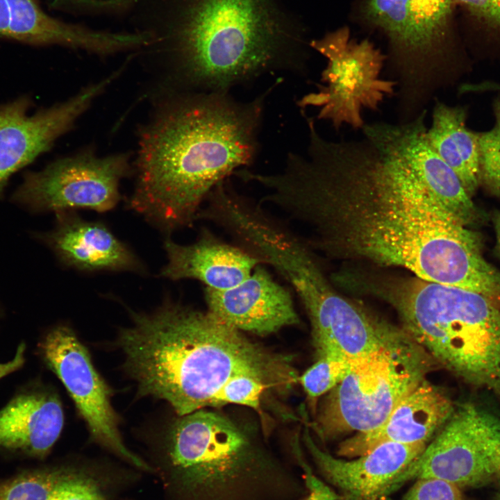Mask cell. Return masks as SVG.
Wrapping results in <instances>:
<instances>
[{
  "instance_id": "cell-1",
  "label": "cell",
  "mask_w": 500,
  "mask_h": 500,
  "mask_svg": "<svg viewBox=\"0 0 500 500\" xmlns=\"http://www.w3.org/2000/svg\"><path fill=\"white\" fill-rule=\"evenodd\" d=\"M268 189L269 204L311 230L314 250L447 284L465 226L436 203V168L416 143L385 133L322 141L290 153Z\"/></svg>"
},
{
  "instance_id": "cell-2",
  "label": "cell",
  "mask_w": 500,
  "mask_h": 500,
  "mask_svg": "<svg viewBox=\"0 0 500 500\" xmlns=\"http://www.w3.org/2000/svg\"><path fill=\"white\" fill-rule=\"evenodd\" d=\"M170 92L142 129L128 208L165 234L190 227L211 191L256 160L267 97Z\"/></svg>"
},
{
  "instance_id": "cell-3",
  "label": "cell",
  "mask_w": 500,
  "mask_h": 500,
  "mask_svg": "<svg viewBox=\"0 0 500 500\" xmlns=\"http://www.w3.org/2000/svg\"><path fill=\"white\" fill-rule=\"evenodd\" d=\"M133 22L167 68L165 92H230L269 73L305 72L304 28L279 0H142Z\"/></svg>"
},
{
  "instance_id": "cell-4",
  "label": "cell",
  "mask_w": 500,
  "mask_h": 500,
  "mask_svg": "<svg viewBox=\"0 0 500 500\" xmlns=\"http://www.w3.org/2000/svg\"><path fill=\"white\" fill-rule=\"evenodd\" d=\"M117 344L138 397L164 400L177 416L209 406L231 378L249 375L269 387L297 380L283 356L250 341L210 311L170 300L151 312L130 310Z\"/></svg>"
},
{
  "instance_id": "cell-5",
  "label": "cell",
  "mask_w": 500,
  "mask_h": 500,
  "mask_svg": "<svg viewBox=\"0 0 500 500\" xmlns=\"http://www.w3.org/2000/svg\"><path fill=\"white\" fill-rule=\"evenodd\" d=\"M160 446L176 500H299L304 493L293 472L215 412L178 416Z\"/></svg>"
},
{
  "instance_id": "cell-6",
  "label": "cell",
  "mask_w": 500,
  "mask_h": 500,
  "mask_svg": "<svg viewBox=\"0 0 500 500\" xmlns=\"http://www.w3.org/2000/svg\"><path fill=\"white\" fill-rule=\"evenodd\" d=\"M351 17L387 42L399 123L415 119L438 92L472 71L453 0H356Z\"/></svg>"
},
{
  "instance_id": "cell-7",
  "label": "cell",
  "mask_w": 500,
  "mask_h": 500,
  "mask_svg": "<svg viewBox=\"0 0 500 500\" xmlns=\"http://www.w3.org/2000/svg\"><path fill=\"white\" fill-rule=\"evenodd\" d=\"M387 301L433 360L500 395V303L417 276L397 279Z\"/></svg>"
},
{
  "instance_id": "cell-8",
  "label": "cell",
  "mask_w": 500,
  "mask_h": 500,
  "mask_svg": "<svg viewBox=\"0 0 500 500\" xmlns=\"http://www.w3.org/2000/svg\"><path fill=\"white\" fill-rule=\"evenodd\" d=\"M433 359L403 329L378 350L351 362L327 397L317 429L328 439L378 427L397 403L425 380Z\"/></svg>"
},
{
  "instance_id": "cell-9",
  "label": "cell",
  "mask_w": 500,
  "mask_h": 500,
  "mask_svg": "<svg viewBox=\"0 0 500 500\" xmlns=\"http://www.w3.org/2000/svg\"><path fill=\"white\" fill-rule=\"evenodd\" d=\"M310 47L326 59L317 90L297 101L305 110L318 108L317 118L328 122L336 131L343 126L354 130L364 127L363 112L378 111L385 99L395 95L397 83L381 77L386 54L369 39L351 38L343 26L321 38L312 40Z\"/></svg>"
},
{
  "instance_id": "cell-10",
  "label": "cell",
  "mask_w": 500,
  "mask_h": 500,
  "mask_svg": "<svg viewBox=\"0 0 500 500\" xmlns=\"http://www.w3.org/2000/svg\"><path fill=\"white\" fill-rule=\"evenodd\" d=\"M500 421L472 403L460 406L433 440L394 482L393 492L412 479L438 478L459 488L497 475Z\"/></svg>"
},
{
  "instance_id": "cell-11",
  "label": "cell",
  "mask_w": 500,
  "mask_h": 500,
  "mask_svg": "<svg viewBox=\"0 0 500 500\" xmlns=\"http://www.w3.org/2000/svg\"><path fill=\"white\" fill-rule=\"evenodd\" d=\"M130 161L128 153L99 156L82 151L26 174L12 199L33 211L105 212L120 201L119 183L131 172Z\"/></svg>"
},
{
  "instance_id": "cell-12",
  "label": "cell",
  "mask_w": 500,
  "mask_h": 500,
  "mask_svg": "<svg viewBox=\"0 0 500 500\" xmlns=\"http://www.w3.org/2000/svg\"><path fill=\"white\" fill-rule=\"evenodd\" d=\"M38 347L43 361L72 398L90 439L135 467L151 470L123 442L119 418L111 403L112 390L74 329L67 324L57 325L44 335Z\"/></svg>"
},
{
  "instance_id": "cell-13",
  "label": "cell",
  "mask_w": 500,
  "mask_h": 500,
  "mask_svg": "<svg viewBox=\"0 0 500 500\" xmlns=\"http://www.w3.org/2000/svg\"><path fill=\"white\" fill-rule=\"evenodd\" d=\"M119 74L115 72L69 99L33 114L28 112L30 101L24 97L0 105V196L9 178L69 132Z\"/></svg>"
},
{
  "instance_id": "cell-14",
  "label": "cell",
  "mask_w": 500,
  "mask_h": 500,
  "mask_svg": "<svg viewBox=\"0 0 500 500\" xmlns=\"http://www.w3.org/2000/svg\"><path fill=\"white\" fill-rule=\"evenodd\" d=\"M301 301L310 322L317 358L330 355L352 362L378 350L401 331L339 294L326 276Z\"/></svg>"
},
{
  "instance_id": "cell-15",
  "label": "cell",
  "mask_w": 500,
  "mask_h": 500,
  "mask_svg": "<svg viewBox=\"0 0 500 500\" xmlns=\"http://www.w3.org/2000/svg\"><path fill=\"white\" fill-rule=\"evenodd\" d=\"M303 441L322 476L340 494V500H385L397 478L424 451L426 444L381 443L353 460L337 458L322 450L308 430Z\"/></svg>"
},
{
  "instance_id": "cell-16",
  "label": "cell",
  "mask_w": 500,
  "mask_h": 500,
  "mask_svg": "<svg viewBox=\"0 0 500 500\" xmlns=\"http://www.w3.org/2000/svg\"><path fill=\"white\" fill-rule=\"evenodd\" d=\"M204 297L208 311L242 332L265 335L300 322L290 291L261 264L233 288H205Z\"/></svg>"
},
{
  "instance_id": "cell-17",
  "label": "cell",
  "mask_w": 500,
  "mask_h": 500,
  "mask_svg": "<svg viewBox=\"0 0 500 500\" xmlns=\"http://www.w3.org/2000/svg\"><path fill=\"white\" fill-rule=\"evenodd\" d=\"M56 214L55 227L40 238L65 266L86 272H146L138 256L104 223L85 220L72 210Z\"/></svg>"
},
{
  "instance_id": "cell-18",
  "label": "cell",
  "mask_w": 500,
  "mask_h": 500,
  "mask_svg": "<svg viewBox=\"0 0 500 500\" xmlns=\"http://www.w3.org/2000/svg\"><path fill=\"white\" fill-rule=\"evenodd\" d=\"M453 410L447 397L424 380L397 403L378 427L345 440L340 444L338 454L358 457L387 442L426 444Z\"/></svg>"
},
{
  "instance_id": "cell-19",
  "label": "cell",
  "mask_w": 500,
  "mask_h": 500,
  "mask_svg": "<svg viewBox=\"0 0 500 500\" xmlns=\"http://www.w3.org/2000/svg\"><path fill=\"white\" fill-rule=\"evenodd\" d=\"M167 263L160 276L172 280L193 279L206 288L224 290L246 279L259 265L258 258L229 244L203 227L197 239L188 244L165 239Z\"/></svg>"
},
{
  "instance_id": "cell-20",
  "label": "cell",
  "mask_w": 500,
  "mask_h": 500,
  "mask_svg": "<svg viewBox=\"0 0 500 500\" xmlns=\"http://www.w3.org/2000/svg\"><path fill=\"white\" fill-rule=\"evenodd\" d=\"M63 425L62 404L54 389L44 385L25 389L0 410V448L43 458Z\"/></svg>"
},
{
  "instance_id": "cell-21",
  "label": "cell",
  "mask_w": 500,
  "mask_h": 500,
  "mask_svg": "<svg viewBox=\"0 0 500 500\" xmlns=\"http://www.w3.org/2000/svg\"><path fill=\"white\" fill-rule=\"evenodd\" d=\"M0 38L35 45H59L97 56L113 53V32L67 23L47 14L38 0H0Z\"/></svg>"
},
{
  "instance_id": "cell-22",
  "label": "cell",
  "mask_w": 500,
  "mask_h": 500,
  "mask_svg": "<svg viewBox=\"0 0 500 500\" xmlns=\"http://www.w3.org/2000/svg\"><path fill=\"white\" fill-rule=\"evenodd\" d=\"M433 101L431 123L426 131L428 142L472 197L480 188L479 145L478 131L467 125L469 107L449 105L437 97Z\"/></svg>"
},
{
  "instance_id": "cell-23",
  "label": "cell",
  "mask_w": 500,
  "mask_h": 500,
  "mask_svg": "<svg viewBox=\"0 0 500 500\" xmlns=\"http://www.w3.org/2000/svg\"><path fill=\"white\" fill-rule=\"evenodd\" d=\"M0 500H105L98 482L81 472L53 467L0 483Z\"/></svg>"
},
{
  "instance_id": "cell-24",
  "label": "cell",
  "mask_w": 500,
  "mask_h": 500,
  "mask_svg": "<svg viewBox=\"0 0 500 500\" xmlns=\"http://www.w3.org/2000/svg\"><path fill=\"white\" fill-rule=\"evenodd\" d=\"M461 34L473 58L500 60V0H453Z\"/></svg>"
},
{
  "instance_id": "cell-25",
  "label": "cell",
  "mask_w": 500,
  "mask_h": 500,
  "mask_svg": "<svg viewBox=\"0 0 500 500\" xmlns=\"http://www.w3.org/2000/svg\"><path fill=\"white\" fill-rule=\"evenodd\" d=\"M492 126L478 131L479 185L489 194L500 199V94L492 101Z\"/></svg>"
},
{
  "instance_id": "cell-26",
  "label": "cell",
  "mask_w": 500,
  "mask_h": 500,
  "mask_svg": "<svg viewBox=\"0 0 500 500\" xmlns=\"http://www.w3.org/2000/svg\"><path fill=\"white\" fill-rule=\"evenodd\" d=\"M351 364L338 356H322L297 380L310 399L315 400L335 388L347 374Z\"/></svg>"
},
{
  "instance_id": "cell-27",
  "label": "cell",
  "mask_w": 500,
  "mask_h": 500,
  "mask_svg": "<svg viewBox=\"0 0 500 500\" xmlns=\"http://www.w3.org/2000/svg\"><path fill=\"white\" fill-rule=\"evenodd\" d=\"M269 387L266 383L249 375H238L229 379L211 399L209 406L228 403L249 407L260 411V399Z\"/></svg>"
},
{
  "instance_id": "cell-28",
  "label": "cell",
  "mask_w": 500,
  "mask_h": 500,
  "mask_svg": "<svg viewBox=\"0 0 500 500\" xmlns=\"http://www.w3.org/2000/svg\"><path fill=\"white\" fill-rule=\"evenodd\" d=\"M461 488L438 478H419L402 500H465Z\"/></svg>"
},
{
  "instance_id": "cell-29",
  "label": "cell",
  "mask_w": 500,
  "mask_h": 500,
  "mask_svg": "<svg viewBox=\"0 0 500 500\" xmlns=\"http://www.w3.org/2000/svg\"><path fill=\"white\" fill-rule=\"evenodd\" d=\"M458 92L460 95L488 92L500 94V81L484 80L479 82L462 83L458 86Z\"/></svg>"
},
{
  "instance_id": "cell-30",
  "label": "cell",
  "mask_w": 500,
  "mask_h": 500,
  "mask_svg": "<svg viewBox=\"0 0 500 500\" xmlns=\"http://www.w3.org/2000/svg\"><path fill=\"white\" fill-rule=\"evenodd\" d=\"M25 344H20L12 360L0 363V379L22 367L25 362Z\"/></svg>"
},
{
  "instance_id": "cell-31",
  "label": "cell",
  "mask_w": 500,
  "mask_h": 500,
  "mask_svg": "<svg viewBox=\"0 0 500 500\" xmlns=\"http://www.w3.org/2000/svg\"><path fill=\"white\" fill-rule=\"evenodd\" d=\"M490 219L492 222L495 233V253L500 257V211L493 210L490 215Z\"/></svg>"
},
{
  "instance_id": "cell-32",
  "label": "cell",
  "mask_w": 500,
  "mask_h": 500,
  "mask_svg": "<svg viewBox=\"0 0 500 500\" xmlns=\"http://www.w3.org/2000/svg\"><path fill=\"white\" fill-rule=\"evenodd\" d=\"M142 0H110L112 6L120 12H126L133 9Z\"/></svg>"
},
{
  "instance_id": "cell-33",
  "label": "cell",
  "mask_w": 500,
  "mask_h": 500,
  "mask_svg": "<svg viewBox=\"0 0 500 500\" xmlns=\"http://www.w3.org/2000/svg\"><path fill=\"white\" fill-rule=\"evenodd\" d=\"M497 476L500 478V465H499V469H498V472H497Z\"/></svg>"
}]
</instances>
